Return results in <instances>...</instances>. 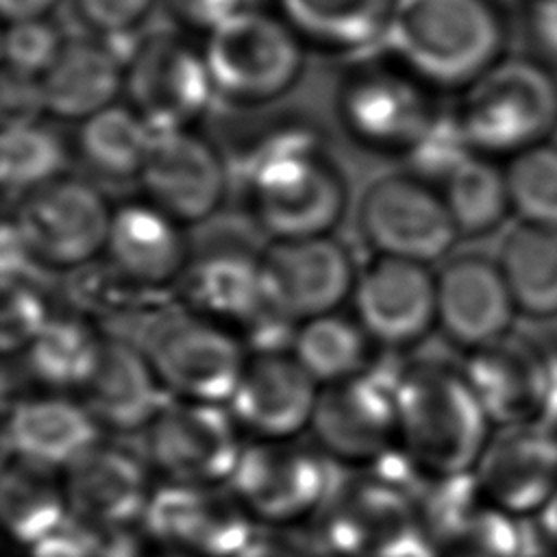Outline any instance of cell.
<instances>
[{
    "label": "cell",
    "mask_w": 557,
    "mask_h": 557,
    "mask_svg": "<svg viewBox=\"0 0 557 557\" xmlns=\"http://www.w3.org/2000/svg\"><path fill=\"white\" fill-rule=\"evenodd\" d=\"M244 168L248 211L272 239L331 235L342 220L346 181L311 131L268 135Z\"/></svg>",
    "instance_id": "obj_1"
},
{
    "label": "cell",
    "mask_w": 557,
    "mask_h": 557,
    "mask_svg": "<svg viewBox=\"0 0 557 557\" xmlns=\"http://www.w3.org/2000/svg\"><path fill=\"white\" fill-rule=\"evenodd\" d=\"M492 0H396L381 41L426 87L463 91L505 50Z\"/></svg>",
    "instance_id": "obj_2"
},
{
    "label": "cell",
    "mask_w": 557,
    "mask_h": 557,
    "mask_svg": "<svg viewBox=\"0 0 557 557\" xmlns=\"http://www.w3.org/2000/svg\"><path fill=\"white\" fill-rule=\"evenodd\" d=\"M398 444L429 476L472 472L492 420L461 370L413 363L396 376Z\"/></svg>",
    "instance_id": "obj_3"
},
{
    "label": "cell",
    "mask_w": 557,
    "mask_h": 557,
    "mask_svg": "<svg viewBox=\"0 0 557 557\" xmlns=\"http://www.w3.org/2000/svg\"><path fill=\"white\" fill-rule=\"evenodd\" d=\"M455 113L476 154L511 159L557 128V76L535 57L505 54L461 91Z\"/></svg>",
    "instance_id": "obj_4"
},
{
    "label": "cell",
    "mask_w": 557,
    "mask_h": 557,
    "mask_svg": "<svg viewBox=\"0 0 557 557\" xmlns=\"http://www.w3.org/2000/svg\"><path fill=\"white\" fill-rule=\"evenodd\" d=\"M302 46L281 15L246 7L207 35L202 54L215 94L237 104H265L298 81Z\"/></svg>",
    "instance_id": "obj_5"
},
{
    "label": "cell",
    "mask_w": 557,
    "mask_h": 557,
    "mask_svg": "<svg viewBox=\"0 0 557 557\" xmlns=\"http://www.w3.org/2000/svg\"><path fill=\"white\" fill-rule=\"evenodd\" d=\"M139 348L170 398L218 405H228L250 359L233 329L196 311L157 318Z\"/></svg>",
    "instance_id": "obj_6"
},
{
    "label": "cell",
    "mask_w": 557,
    "mask_h": 557,
    "mask_svg": "<svg viewBox=\"0 0 557 557\" xmlns=\"http://www.w3.org/2000/svg\"><path fill=\"white\" fill-rule=\"evenodd\" d=\"M111 215L98 187L65 174L17 198L13 231L30 261L74 270L104 255Z\"/></svg>",
    "instance_id": "obj_7"
},
{
    "label": "cell",
    "mask_w": 557,
    "mask_h": 557,
    "mask_svg": "<svg viewBox=\"0 0 557 557\" xmlns=\"http://www.w3.org/2000/svg\"><path fill=\"white\" fill-rule=\"evenodd\" d=\"M244 446L231 409L218 403L168 398L146 429L148 461L168 483L226 485Z\"/></svg>",
    "instance_id": "obj_8"
},
{
    "label": "cell",
    "mask_w": 557,
    "mask_h": 557,
    "mask_svg": "<svg viewBox=\"0 0 557 557\" xmlns=\"http://www.w3.org/2000/svg\"><path fill=\"white\" fill-rule=\"evenodd\" d=\"M126 102L154 133L191 128L209 109L215 87L205 61L187 39L159 30L139 37L124 70Z\"/></svg>",
    "instance_id": "obj_9"
},
{
    "label": "cell",
    "mask_w": 557,
    "mask_h": 557,
    "mask_svg": "<svg viewBox=\"0 0 557 557\" xmlns=\"http://www.w3.org/2000/svg\"><path fill=\"white\" fill-rule=\"evenodd\" d=\"M228 490L257 522L289 524L326 505L329 466L322 450L294 440H255L228 479Z\"/></svg>",
    "instance_id": "obj_10"
},
{
    "label": "cell",
    "mask_w": 557,
    "mask_h": 557,
    "mask_svg": "<svg viewBox=\"0 0 557 557\" xmlns=\"http://www.w3.org/2000/svg\"><path fill=\"white\" fill-rule=\"evenodd\" d=\"M324 542L335 557H440L413 496L376 476L339 492Z\"/></svg>",
    "instance_id": "obj_11"
},
{
    "label": "cell",
    "mask_w": 557,
    "mask_h": 557,
    "mask_svg": "<svg viewBox=\"0 0 557 557\" xmlns=\"http://www.w3.org/2000/svg\"><path fill=\"white\" fill-rule=\"evenodd\" d=\"M357 218L361 235L381 257L431 265L459 237L442 191L411 172L376 178L363 191Z\"/></svg>",
    "instance_id": "obj_12"
},
{
    "label": "cell",
    "mask_w": 557,
    "mask_h": 557,
    "mask_svg": "<svg viewBox=\"0 0 557 557\" xmlns=\"http://www.w3.org/2000/svg\"><path fill=\"white\" fill-rule=\"evenodd\" d=\"M141 522L157 542L191 557H237L255 540V520L228 485L161 481Z\"/></svg>",
    "instance_id": "obj_13"
},
{
    "label": "cell",
    "mask_w": 557,
    "mask_h": 557,
    "mask_svg": "<svg viewBox=\"0 0 557 557\" xmlns=\"http://www.w3.org/2000/svg\"><path fill=\"white\" fill-rule=\"evenodd\" d=\"M435 115L426 85L403 65H366L339 91L344 128L370 150L407 154Z\"/></svg>",
    "instance_id": "obj_14"
},
{
    "label": "cell",
    "mask_w": 557,
    "mask_h": 557,
    "mask_svg": "<svg viewBox=\"0 0 557 557\" xmlns=\"http://www.w3.org/2000/svg\"><path fill=\"white\" fill-rule=\"evenodd\" d=\"M181 278L191 311L233 329L244 342H255L257 348L261 337L272 335V329L281 333L296 329V322L270 300L261 255L244 250L209 252L189 261Z\"/></svg>",
    "instance_id": "obj_15"
},
{
    "label": "cell",
    "mask_w": 557,
    "mask_h": 557,
    "mask_svg": "<svg viewBox=\"0 0 557 557\" xmlns=\"http://www.w3.org/2000/svg\"><path fill=\"white\" fill-rule=\"evenodd\" d=\"M320 450L337 461L368 463L398 442L396 379L366 370L352 379L320 387L311 420Z\"/></svg>",
    "instance_id": "obj_16"
},
{
    "label": "cell",
    "mask_w": 557,
    "mask_h": 557,
    "mask_svg": "<svg viewBox=\"0 0 557 557\" xmlns=\"http://www.w3.org/2000/svg\"><path fill=\"white\" fill-rule=\"evenodd\" d=\"M261 265L270 300L296 324L337 311L357 283L350 252L333 235L272 239Z\"/></svg>",
    "instance_id": "obj_17"
},
{
    "label": "cell",
    "mask_w": 557,
    "mask_h": 557,
    "mask_svg": "<svg viewBox=\"0 0 557 557\" xmlns=\"http://www.w3.org/2000/svg\"><path fill=\"white\" fill-rule=\"evenodd\" d=\"M137 181L144 198L183 226L213 215L228 187L224 159L191 128L154 133Z\"/></svg>",
    "instance_id": "obj_18"
},
{
    "label": "cell",
    "mask_w": 557,
    "mask_h": 557,
    "mask_svg": "<svg viewBox=\"0 0 557 557\" xmlns=\"http://www.w3.org/2000/svg\"><path fill=\"white\" fill-rule=\"evenodd\" d=\"M352 305L372 342L403 348L437 326V278L426 263L376 255L357 276Z\"/></svg>",
    "instance_id": "obj_19"
},
{
    "label": "cell",
    "mask_w": 557,
    "mask_h": 557,
    "mask_svg": "<svg viewBox=\"0 0 557 557\" xmlns=\"http://www.w3.org/2000/svg\"><path fill=\"white\" fill-rule=\"evenodd\" d=\"M318 396V381L298 359L289 350H274L248 359L226 407L255 440H294L311 426Z\"/></svg>",
    "instance_id": "obj_20"
},
{
    "label": "cell",
    "mask_w": 557,
    "mask_h": 557,
    "mask_svg": "<svg viewBox=\"0 0 557 557\" xmlns=\"http://www.w3.org/2000/svg\"><path fill=\"white\" fill-rule=\"evenodd\" d=\"M472 472L487 505L511 516L537 513L557 490V433L511 424L490 440Z\"/></svg>",
    "instance_id": "obj_21"
},
{
    "label": "cell",
    "mask_w": 557,
    "mask_h": 557,
    "mask_svg": "<svg viewBox=\"0 0 557 557\" xmlns=\"http://www.w3.org/2000/svg\"><path fill=\"white\" fill-rule=\"evenodd\" d=\"M435 278L437 326L450 342L476 350L507 337L518 307L498 261L461 255Z\"/></svg>",
    "instance_id": "obj_22"
},
{
    "label": "cell",
    "mask_w": 557,
    "mask_h": 557,
    "mask_svg": "<svg viewBox=\"0 0 557 557\" xmlns=\"http://www.w3.org/2000/svg\"><path fill=\"white\" fill-rule=\"evenodd\" d=\"M100 431L83 400L44 392L9 409L4 442L13 461L63 474L100 444Z\"/></svg>",
    "instance_id": "obj_23"
},
{
    "label": "cell",
    "mask_w": 557,
    "mask_h": 557,
    "mask_svg": "<svg viewBox=\"0 0 557 557\" xmlns=\"http://www.w3.org/2000/svg\"><path fill=\"white\" fill-rule=\"evenodd\" d=\"M61 483L70 513L94 529L141 520L154 490L137 455L102 442L70 466Z\"/></svg>",
    "instance_id": "obj_24"
},
{
    "label": "cell",
    "mask_w": 557,
    "mask_h": 557,
    "mask_svg": "<svg viewBox=\"0 0 557 557\" xmlns=\"http://www.w3.org/2000/svg\"><path fill=\"white\" fill-rule=\"evenodd\" d=\"M104 255L122 278L152 289L178 281L191 261L183 224L146 198L113 209Z\"/></svg>",
    "instance_id": "obj_25"
},
{
    "label": "cell",
    "mask_w": 557,
    "mask_h": 557,
    "mask_svg": "<svg viewBox=\"0 0 557 557\" xmlns=\"http://www.w3.org/2000/svg\"><path fill=\"white\" fill-rule=\"evenodd\" d=\"M81 394L96 422L120 433L146 431L168 403L146 352L122 337H104L100 359Z\"/></svg>",
    "instance_id": "obj_26"
},
{
    "label": "cell",
    "mask_w": 557,
    "mask_h": 557,
    "mask_svg": "<svg viewBox=\"0 0 557 557\" xmlns=\"http://www.w3.org/2000/svg\"><path fill=\"white\" fill-rule=\"evenodd\" d=\"M126 52L115 39H65L54 65L39 81L41 109L59 120L85 122L124 91Z\"/></svg>",
    "instance_id": "obj_27"
},
{
    "label": "cell",
    "mask_w": 557,
    "mask_h": 557,
    "mask_svg": "<svg viewBox=\"0 0 557 557\" xmlns=\"http://www.w3.org/2000/svg\"><path fill=\"white\" fill-rule=\"evenodd\" d=\"M463 376L494 424L535 420L540 403V348L511 342L509 335L470 350Z\"/></svg>",
    "instance_id": "obj_28"
},
{
    "label": "cell",
    "mask_w": 557,
    "mask_h": 557,
    "mask_svg": "<svg viewBox=\"0 0 557 557\" xmlns=\"http://www.w3.org/2000/svg\"><path fill=\"white\" fill-rule=\"evenodd\" d=\"M396 0H276L302 41L324 50H361L383 37Z\"/></svg>",
    "instance_id": "obj_29"
},
{
    "label": "cell",
    "mask_w": 557,
    "mask_h": 557,
    "mask_svg": "<svg viewBox=\"0 0 557 557\" xmlns=\"http://www.w3.org/2000/svg\"><path fill=\"white\" fill-rule=\"evenodd\" d=\"M104 337L87 320L52 315L22 350L28 374L48 392L83 389L102 350Z\"/></svg>",
    "instance_id": "obj_30"
},
{
    "label": "cell",
    "mask_w": 557,
    "mask_h": 557,
    "mask_svg": "<svg viewBox=\"0 0 557 557\" xmlns=\"http://www.w3.org/2000/svg\"><path fill=\"white\" fill-rule=\"evenodd\" d=\"M152 139L148 122L128 102H115L81 122L76 150L96 174L126 181L139 178Z\"/></svg>",
    "instance_id": "obj_31"
},
{
    "label": "cell",
    "mask_w": 557,
    "mask_h": 557,
    "mask_svg": "<svg viewBox=\"0 0 557 557\" xmlns=\"http://www.w3.org/2000/svg\"><path fill=\"white\" fill-rule=\"evenodd\" d=\"M498 265L518 311L533 318L557 315V228L516 226L503 242Z\"/></svg>",
    "instance_id": "obj_32"
},
{
    "label": "cell",
    "mask_w": 557,
    "mask_h": 557,
    "mask_svg": "<svg viewBox=\"0 0 557 557\" xmlns=\"http://www.w3.org/2000/svg\"><path fill=\"white\" fill-rule=\"evenodd\" d=\"M370 342L357 318L331 311L302 320L296 326L289 352L324 387L366 372Z\"/></svg>",
    "instance_id": "obj_33"
},
{
    "label": "cell",
    "mask_w": 557,
    "mask_h": 557,
    "mask_svg": "<svg viewBox=\"0 0 557 557\" xmlns=\"http://www.w3.org/2000/svg\"><path fill=\"white\" fill-rule=\"evenodd\" d=\"M52 474L20 461L4 468L0 485L2 522L7 533L26 548L57 531L72 516L63 483L52 481Z\"/></svg>",
    "instance_id": "obj_34"
},
{
    "label": "cell",
    "mask_w": 557,
    "mask_h": 557,
    "mask_svg": "<svg viewBox=\"0 0 557 557\" xmlns=\"http://www.w3.org/2000/svg\"><path fill=\"white\" fill-rule=\"evenodd\" d=\"M63 137L35 117L7 120L0 137V181L17 198L65 176Z\"/></svg>",
    "instance_id": "obj_35"
},
{
    "label": "cell",
    "mask_w": 557,
    "mask_h": 557,
    "mask_svg": "<svg viewBox=\"0 0 557 557\" xmlns=\"http://www.w3.org/2000/svg\"><path fill=\"white\" fill-rule=\"evenodd\" d=\"M440 187L455 228L463 237L492 233L511 213L505 168L492 163L490 157L474 154Z\"/></svg>",
    "instance_id": "obj_36"
},
{
    "label": "cell",
    "mask_w": 557,
    "mask_h": 557,
    "mask_svg": "<svg viewBox=\"0 0 557 557\" xmlns=\"http://www.w3.org/2000/svg\"><path fill=\"white\" fill-rule=\"evenodd\" d=\"M505 174L522 224L557 228V146L544 141L511 157Z\"/></svg>",
    "instance_id": "obj_37"
},
{
    "label": "cell",
    "mask_w": 557,
    "mask_h": 557,
    "mask_svg": "<svg viewBox=\"0 0 557 557\" xmlns=\"http://www.w3.org/2000/svg\"><path fill=\"white\" fill-rule=\"evenodd\" d=\"M535 533L518 524V516L483 503L437 546L440 557H522Z\"/></svg>",
    "instance_id": "obj_38"
},
{
    "label": "cell",
    "mask_w": 557,
    "mask_h": 557,
    "mask_svg": "<svg viewBox=\"0 0 557 557\" xmlns=\"http://www.w3.org/2000/svg\"><path fill=\"white\" fill-rule=\"evenodd\" d=\"M65 39L46 17L7 22L2 30L4 74L39 83L54 65Z\"/></svg>",
    "instance_id": "obj_39"
},
{
    "label": "cell",
    "mask_w": 557,
    "mask_h": 557,
    "mask_svg": "<svg viewBox=\"0 0 557 557\" xmlns=\"http://www.w3.org/2000/svg\"><path fill=\"white\" fill-rule=\"evenodd\" d=\"M476 152L466 137L457 113H437L420 139L405 154L409 172L426 183H444L457 168H461Z\"/></svg>",
    "instance_id": "obj_40"
},
{
    "label": "cell",
    "mask_w": 557,
    "mask_h": 557,
    "mask_svg": "<svg viewBox=\"0 0 557 557\" xmlns=\"http://www.w3.org/2000/svg\"><path fill=\"white\" fill-rule=\"evenodd\" d=\"M52 315L39 292L22 281H4V305H2V348L22 352L30 339L44 329Z\"/></svg>",
    "instance_id": "obj_41"
},
{
    "label": "cell",
    "mask_w": 557,
    "mask_h": 557,
    "mask_svg": "<svg viewBox=\"0 0 557 557\" xmlns=\"http://www.w3.org/2000/svg\"><path fill=\"white\" fill-rule=\"evenodd\" d=\"M78 17L100 37H128L159 0H72Z\"/></svg>",
    "instance_id": "obj_42"
},
{
    "label": "cell",
    "mask_w": 557,
    "mask_h": 557,
    "mask_svg": "<svg viewBox=\"0 0 557 557\" xmlns=\"http://www.w3.org/2000/svg\"><path fill=\"white\" fill-rule=\"evenodd\" d=\"M98 529L70 516L57 531L33 544L30 557H96Z\"/></svg>",
    "instance_id": "obj_43"
},
{
    "label": "cell",
    "mask_w": 557,
    "mask_h": 557,
    "mask_svg": "<svg viewBox=\"0 0 557 557\" xmlns=\"http://www.w3.org/2000/svg\"><path fill=\"white\" fill-rule=\"evenodd\" d=\"M163 4L178 24L207 35L246 9V0H163Z\"/></svg>",
    "instance_id": "obj_44"
},
{
    "label": "cell",
    "mask_w": 557,
    "mask_h": 557,
    "mask_svg": "<svg viewBox=\"0 0 557 557\" xmlns=\"http://www.w3.org/2000/svg\"><path fill=\"white\" fill-rule=\"evenodd\" d=\"M527 37L533 57L557 72V0H529Z\"/></svg>",
    "instance_id": "obj_45"
},
{
    "label": "cell",
    "mask_w": 557,
    "mask_h": 557,
    "mask_svg": "<svg viewBox=\"0 0 557 557\" xmlns=\"http://www.w3.org/2000/svg\"><path fill=\"white\" fill-rule=\"evenodd\" d=\"M59 0H0V13L4 24L17 20L46 17Z\"/></svg>",
    "instance_id": "obj_46"
},
{
    "label": "cell",
    "mask_w": 557,
    "mask_h": 557,
    "mask_svg": "<svg viewBox=\"0 0 557 557\" xmlns=\"http://www.w3.org/2000/svg\"><path fill=\"white\" fill-rule=\"evenodd\" d=\"M535 529L540 537L557 550V490L550 494V498L544 503V507L537 511Z\"/></svg>",
    "instance_id": "obj_47"
},
{
    "label": "cell",
    "mask_w": 557,
    "mask_h": 557,
    "mask_svg": "<svg viewBox=\"0 0 557 557\" xmlns=\"http://www.w3.org/2000/svg\"><path fill=\"white\" fill-rule=\"evenodd\" d=\"M237 557H298V555L289 546H283L270 540H259L255 535V540Z\"/></svg>",
    "instance_id": "obj_48"
},
{
    "label": "cell",
    "mask_w": 557,
    "mask_h": 557,
    "mask_svg": "<svg viewBox=\"0 0 557 557\" xmlns=\"http://www.w3.org/2000/svg\"><path fill=\"white\" fill-rule=\"evenodd\" d=\"M522 557H557V550L553 546H548L540 537V533L535 531V535H533V540H531V544H529V548H527V553Z\"/></svg>",
    "instance_id": "obj_49"
},
{
    "label": "cell",
    "mask_w": 557,
    "mask_h": 557,
    "mask_svg": "<svg viewBox=\"0 0 557 557\" xmlns=\"http://www.w3.org/2000/svg\"><path fill=\"white\" fill-rule=\"evenodd\" d=\"M165 557H191V555H183V553H172V555H165Z\"/></svg>",
    "instance_id": "obj_50"
}]
</instances>
